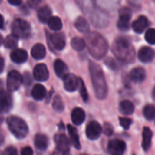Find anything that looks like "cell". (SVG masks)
Wrapping results in <instances>:
<instances>
[{
    "label": "cell",
    "mask_w": 155,
    "mask_h": 155,
    "mask_svg": "<svg viewBox=\"0 0 155 155\" xmlns=\"http://www.w3.org/2000/svg\"><path fill=\"white\" fill-rule=\"evenodd\" d=\"M112 51L114 56L124 63H131L134 60V47L125 36H118L115 38L112 45Z\"/></svg>",
    "instance_id": "1"
},
{
    "label": "cell",
    "mask_w": 155,
    "mask_h": 155,
    "mask_svg": "<svg viewBox=\"0 0 155 155\" xmlns=\"http://www.w3.org/2000/svg\"><path fill=\"white\" fill-rule=\"evenodd\" d=\"M89 70L92 78V83L94 86V91L95 96L98 99H104L107 96V84L102 68L94 62L89 63Z\"/></svg>",
    "instance_id": "2"
},
{
    "label": "cell",
    "mask_w": 155,
    "mask_h": 155,
    "mask_svg": "<svg viewBox=\"0 0 155 155\" xmlns=\"http://www.w3.org/2000/svg\"><path fill=\"white\" fill-rule=\"evenodd\" d=\"M85 43L89 53L95 59H102L106 54L108 50V43L102 35L96 32L88 33Z\"/></svg>",
    "instance_id": "3"
},
{
    "label": "cell",
    "mask_w": 155,
    "mask_h": 155,
    "mask_svg": "<svg viewBox=\"0 0 155 155\" xmlns=\"http://www.w3.org/2000/svg\"><path fill=\"white\" fill-rule=\"evenodd\" d=\"M10 132L18 139L25 138L28 134V127L24 120L17 116H10L6 120Z\"/></svg>",
    "instance_id": "4"
},
{
    "label": "cell",
    "mask_w": 155,
    "mask_h": 155,
    "mask_svg": "<svg viewBox=\"0 0 155 155\" xmlns=\"http://www.w3.org/2000/svg\"><path fill=\"white\" fill-rule=\"evenodd\" d=\"M11 30L13 35L18 38H27L31 35V26L24 19L16 18L11 25Z\"/></svg>",
    "instance_id": "5"
},
{
    "label": "cell",
    "mask_w": 155,
    "mask_h": 155,
    "mask_svg": "<svg viewBox=\"0 0 155 155\" xmlns=\"http://www.w3.org/2000/svg\"><path fill=\"white\" fill-rule=\"evenodd\" d=\"M132 17V11L128 7H123L120 10V16L117 22V26L122 31H128L130 28V22Z\"/></svg>",
    "instance_id": "6"
},
{
    "label": "cell",
    "mask_w": 155,
    "mask_h": 155,
    "mask_svg": "<svg viewBox=\"0 0 155 155\" xmlns=\"http://www.w3.org/2000/svg\"><path fill=\"white\" fill-rule=\"evenodd\" d=\"M23 82V78L21 74L17 71H11L7 75L6 86L7 89L11 92L16 91Z\"/></svg>",
    "instance_id": "7"
},
{
    "label": "cell",
    "mask_w": 155,
    "mask_h": 155,
    "mask_svg": "<svg viewBox=\"0 0 155 155\" xmlns=\"http://www.w3.org/2000/svg\"><path fill=\"white\" fill-rule=\"evenodd\" d=\"M54 142L56 144V148L61 154L70 155V143L68 138L64 134H56L54 136Z\"/></svg>",
    "instance_id": "8"
},
{
    "label": "cell",
    "mask_w": 155,
    "mask_h": 155,
    "mask_svg": "<svg viewBox=\"0 0 155 155\" xmlns=\"http://www.w3.org/2000/svg\"><path fill=\"white\" fill-rule=\"evenodd\" d=\"M107 149L111 155H123L126 149V145L124 141L114 139L109 142Z\"/></svg>",
    "instance_id": "9"
},
{
    "label": "cell",
    "mask_w": 155,
    "mask_h": 155,
    "mask_svg": "<svg viewBox=\"0 0 155 155\" xmlns=\"http://www.w3.org/2000/svg\"><path fill=\"white\" fill-rule=\"evenodd\" d=\"M103 132V129L99 123L97 122H91L88 124L86 127V136L90 140H96L100 137L101 134Z\"/></svg>",
    "instance_id": "10"
},
{
    "label": "cell",
    "mask_w": 155,
    "mask_h": 155,
    "mask_svg": "<svg viewBox=\"0 0 155 155\" xmlns=\"http://www.w3.org/2000/svg\"><path fill=\"white\" fill-rule=\"evenodd\" d=\"M13 106V100L9 93L0 90V113H7Z\"/></svg>",
    "instance_id": "11"
},
{
    "label": "cell",
    "mask_w": 155,
    "mask_h": 155,
    "mask_svg": "<svg viewBox=\"0 0 155 155\" xmlns=\"http://www.w3.org/2000/svg\"><path fill=\"white\" fill-rule=\"evenodd\" d=\"M64 87L67 92H74L79 87V78L73 74H68L64 78Z\"/></svg>",
    "instance_id": "12"
},
{
    "label": "cell",
    "mask_w": 155,
    "mask_h": 155,
    "mask_svg": "<svg viewBox=\"0 0 155 155\" xmlns=\"http://www.w3.org/2000/svg\"><path fill=\"white\" fill-rule=\"evenodd\" d=\"M34 77L39 82L46 81L49 77V72L45 64H39L34 68Z\"/></svg>",
    "instance_id": "13"
},
{
    "label": "cell",
    "mask_w": 155,
    "mask_h": 155,
    "mask_svg": "<svg viewBox=\"0 0 155 155\" xmlns=\"http://www.w3.org/2000/svg\"><path fill=\"white\" fill-rule=\"evenodd\" d=\"M138 58L143 63H150L155 58L154 50L151 47L143 46L138 52Z\"/></svg>",
    "instance_id": "14"
},
{
    "label": "cell",
    "mask_w": 155,
    "mask_h": 155,
    "mask_svg": "<svg viewBox=\"0 0 155 155\" xmlns=\"http://www.w3.org/2000/svg\"><path fill=\"white\" fill-rule=\"evenodd\" d=\"M51 43L54 49L63 50L65 46V36L63 33H55L51 35Z\"/></svg>",
    "instance_id": "15"
},
{
    "label": "cell",
    "mask_w": 155,
    "mask_h": 155,
    "mask_svg": "<svg viewBox=\"0 0 155 155\" xmlns=\"http://www.w3.org/2000/svg\"><path fill=\"white\" fill-rule=\"evenodd\" d=\"M148 24H149V22H148L147 17L144 15H141L134 21L132 27L135 33L141 34L146 29V27L148 26Z\"/></svg>",
    "instance_id": "16"
},
{
    "label": "cell",
    "mask_w": 155,
    "mask_h": 155,
    "mask_svg": "<svg viewBox=\"0 0 155 155\" xmlns=\"http://www.w3.org/2000/svg\"><path fill=\"white\" fill-rule=\"evenodd\" d=\"M146 77L145 70L143 67H135L130 73V79L134 83H142Z\"/></svg>",
    "instance_id": "17"
},
{
    "label": "cell",
    "mask_w": 155,
    "mask_h": 155,
    "mask_svg": "<svg viewBox=\"0 0 155 155\" xmlns=\"http://www.w3.org/2000/svg\"><path fill=\"white\" fill-rule=\"evenodd\" d=\"M35 146L38 152H45L48 146V138L46 135L42 134H37L35 136Z\"/></svg>",
    "instance_id": "18"
},
{
    "label": "cell",
    "mask_w": 155,
    "mask_h": 155,
    "mask_svg": "<svg viewBox=\"0 0 155 155\" xmlns=\"http://www.w3.org/2000/svg\"><path fill=\"white\" fill-rule=\"evenodd\" d=\"M10 57L13 62L16 64H22L27 60L28 55H27L26 51H25L24 49H15L11 52Z\"/></svg>",
    "instance_id": "19"
},
{
    "label": "cell",
    "mask_w": 155,
    "mask_h": 155,
    "mask_svg": "<svg viewBox=\"0 0 155 155\" xmlns=\"http://www.w3.org/2000/svg\"><path fill=\"white\" fill-rule=\"evenodd\" d=\"M54 67V72L59 78L64 79L68 74V68H67L66 64L62 60H60V59L55 60Z\"/></svg>",
    "instance_id": "20"
},
{
    "label": "cell",
    "mask_w": 155,
    "mask_h": 155,
    "mask_svg": "<svg viewBox=\"0 0 155 155\" xmlns=\"http://www.w3.org/2000/svg\"><path fill=\"white\" fill-rule=\"evenodd\" d=\"M71 119L73 124H74L75 125H80L81 124L84 123V119H85V113L83 109L77 107L74 108L71 114Z\"/></svg>",
    "instance_id": "21"
},
{
    "label": "cell",
    "mask_w": 155,
    "mask_h": 155,
    "mask_svg": "<svg viewBox=\"0 0 155 155\" xmlns=\"http://www.w3.org/2000/svg\"><path fill=\"white\" fill-rule=\"evenodd\" d=\"M52 10L48 5H43L41 6L37 11V16L40 22L46 23L48 20L52 17Z\"/></svg>",
    "instance_id": "22"
},
{
    "label": "cell",
    "mask_w": 155,
    "mask_h": 155,
    "mask_svg": "<svg viewBox=\"0 0 155 155\" xmlns=\"http://www.w3.org/2000/svg\"><path fill=\"white\" fill-rule=\"evenodd\" d=\"M119 111L124 115H131L134 112V105L129 100H124L119 104Z\"/></svg>",
    "instance_id": "23"
},
{
    "label": "cell",
    "mask_w": 155,
    "mask_h": 155,
    "mask_svg": "<svg viewBox=\"0 0 155 155\" xmlns=\"http://www.w3.org/2000/svg\"><path fill=\"white\" fill-rule=\"evenodd\" d=\"M152 138H153V133L150 128L144 127L143 131V149L144 151H148L152 144Z\"/></svg>",
    "instance_id": "24"
},
{
    "label": "cell",
    "mask_w": 155,
    "mask_h": 155,
    "mask_svg": "<svg viewBox=\"0 0 155 155\" xmlns=\"http://www.w3.org/2000/svg\"><path fill=\"white\" fill-rule=\"evenodd\" d=\"M74 26L76 27V29L84 34H87L90 31V25L87 22V20L83 17V16H79L77 17V19L75 20L74 23Z\"/></svg>",
    "instance_id": "25"
},
{
    "label": "cell",
    "mask_w": 155,
    "mask_h": 155,
    "mask_svg": "<svg viewBox=\"0 0 155 155\" xmlns=\"http://www.w3.org/2000/svg\"><path fill=\"white\" fill-rule=\"evenodd\" d=\"M31 54L36 60L43 59L45 56V47L42 44H36L33 46L31 50Z\"/></svg>",
    "instance_id": "26"
},
{
    "label": "cell",
    "mask_w": 155,
    "mask_h": 155,
    "mask_svg": "<svg viewBox=\"0 0 155 155\" xmlns=\"http://www.w3.org/2000/svg\"><path fill=\"white\" fill-rule=\"evenodd\" d=\"M67 129H68V133L71 138V142L73 143V145L76 148V149H81V145H80V141H79V135L77 133V130L72 126L71 124L67 125Z\"/></svg>",
    "instance_id": "27"
},
{
    "label": "cell",
    "mask_w": 155,
    "mask_h": 155,
    "mask_svg": "<svg viewBox=\"0 0 155 155\" xmlns=\"http://www.w3.org/2000/svg\"><path fill=\"white\" fill-rule=\"evenodd\" d=\"M46 95V90L45 88L41 84H35L32 90V96L34 99L40 101L43 100Z\"/></svg>",
    "instance_id": "28"
},
{
    "label": "cell",
    "mask_w": 155,
    "mask_h": 155,
    "mask_svg": "<svg viewBox=\"0 0 155 155\" xmlns=\"http://www.w3.org/2000/svg\"><path fill=\"white\" fill-rule=\"evenodd\" d=\"M47 25H48V27L51 29V30H54V31H59L62 29L63 27V24H62V21L59 17L57 16H52L48 22H47Z\"/></svg>",
    "instance_id": "29"
},
{
    "label": "cell",
    "mask_w": 155,
    "mask_h": 155,
    "mask_svg": "<svg viewBox=\"0 0 155 155\" xmlns=\"http://www.w3.org/2000/svg\"><path fill=\"white\" fill-rule=\"evenodd\" d=\"M71 45H72L73 49H74L75 51L81 52V51H83L84 49V47L86 45V43L81 37H74L71 40Z\"/></svg>",
    "instance_id": "30"
},
{
    "label": "cell",
    "mask_w": 155,
    "mask_h": 155,
    "mask_svg": "<svg viewBox=\"0 0 155 155\" xmlns=\"http://www.w3.org/2000/svg\"><path fill=\"white\" fill-rule=\"evenodd\" d=\"M143 115L145 119L152 121L155 119V105L148 104L143 108Z\"/></svg>",
    "instance_id": "31"
},
{
    "label": "cell",
    "mask_w": 155,
    "mask_h": 155,
    "mask_svg": "<svg viewBox=\"0 0 155 155\" xmlns=\"http://www.w3.org/2000/svg\"><path fill=\"white\" fill-rule=\"evenodd\" d=\"M17 44H18V37L13 34L7 35L6 38L5 39V42H4L5 46L7 48H14L17 45Z\"/></svg>",
    "instance_id": "32"
},
{
    "label": "cell",
    "mask_w": 155,
    "mask_h": 155,
    "mask_svg": "<svg viewBox=\"0 0 155 155\" xmlns=\"http://www.w3.org/2000/svg\"><path fill=\"white\" fill-rule=\"evenodd\" d=\"M53 108L57 113L63 112V110H64V103L62 101V98L59 95H56L54 97V99L53 101Z\"/></svg>",
    "instance_id": "33"
},
{
    "label": "cell",
    "mask_w": 155,
    "mask_h": 155,
    "mask_svg": "<svg viewBox=\"0 0 155 155\" xmlns=\"http://www.w3.org/2000/svg\"><path fill=\"white\" fill-rule=\"evenodd\" d=\"M145 40L151 44V45H155V29L151 28L148 29L145 33Z\"/></svg>",
    "instance_id": "34"
},
{
    "label": "cell",
    "mask_w": 155,
    "mask_h": 155,
    "mask_svg": "<svg viewBox=\"0 0 155 155\" xmlns=\"http://www.w3.org/2000/svg\"><path fill=\"white\" fill-rule=\"evenodd\" d=\"M79 91H80V94H81L83 100L84 102H87L88 101V94H87V91H86V88H85V85H84L83 80L80 78H79Z\"/></svg>",
    "instance_id": "35"
},
{
    "label": "cell",
    "mask_w": 155,
    "mask_h": 155,
    "mask_svg": "<svg viewBox=\"0 0 155 155\" xmlns=\"http://www.w3.org/2000/svg\"><path fill=\"white\" fill-rule=\"evenodd\" d=\"M105 64L107 65L108 68H110L112 70H118L120 68V65H119L118 62L115 59L111 58V57H108L105 60Z\"/></svg>",
    "instance_id": "36"
},
{
    "label": "cell",
    "mask_w": 155,
    "mask_h": 155,
    "mask_svg": "<svg viewBox=\"0 0 155 155\" xmlns=\"http://www.w3.org/2000/svg\"><path fill=\"white\" fill-rule=\"evenodd\" d=\"M119 121H120L121 126H122L124 129H125V130L129 129L130 126H131V124H132V123H133L132 119L127 118V117H120V118H119Z\"/></svg>",
    "instance_id": "37"
},
{
    "label": "cell",
    "mask_w": 155,
    "mask_h": 155,
    "mask_svg": "<svg viewBox=\"0 0 155 155\" xmlns=\"http://www.w3.org/2000/svg\"><path fill=\"white\" fill-rule=\"evenodd\" d=\"M2 155H17V151L15 147L9 146L4 150V152L2 153Z\"/></svg>",
    "instance_id": "38"
},
{
    "label": "cell",
    "mask_w": 155,
    "mask_h": 155,
    "mask_svg": "<svg viewBox=\"0 0 155 155\" xmlns=\"http://www.w3.org/2000/svg\"><path fill=\"white\" fill-rule=\"evenodd\" d=\"M104 132L106 135H111L114 133V128L109 123H105L104 125Z\"/></svg>",
    "instance_id": "39"
},
{
    "label": "cell",
    "mask_w": 155,
    "mask_h": 155,
    "mask_svg": "<svg viewBox=\"0 0 155 155\" xmlns=\"http://www.w3.org/2000/svg\"><path fill=\"white\" fill-rule=\"evenodd\" d=\"M21 155H34V152L31 147H25L21 151Z\"/></svg>",
    "instance_id": "40"
},
{
    "label": "cell",
    "mask_w": 155,
    "mask_h": 155,
    "mask_svg": "<svg viewBox=\"0 0 155 155\" xmlns=\"http://www.w3.org/2000/svg\"><path fill=\"white\" fill-rule=\"evenodd\" d=\"M29 5H30V7H32V8H36L37 6H38V5H40L41 4V1H39V0H35V1H28V3H27Z\"/></svg>",
    "instance_id": "41"
},
{
    "label": "cell",
    "mask_w": 155,
    "mask_h": 155,
    "mask_svg": "<svg viewBox=\"0 0 155 155\" xmlns=\"http://www.w3.org/2000/svg\"><path fill=\"white\" fill-rule=\"evenodd\" d=\"M23 82L25 83V84H31V82H32V80H31V76H30V74H27V73H25V78L23 79Z\"/></svg>",
    "instance_id": "42"
},
{
    "label": "cell",
    "mask_w": 155,
    "mask_h": 155,
    "mask_svg": "<svg viewBox=\"0 0 155 155\" xmlns=\"http://www.w3.org/2000/svg\"><path fill=\"white\" fill-rule=\"evenodd\" d=\"M8 3L13 5H21L22 2L20 0H8Z\"/></svg>",
    "instance_id": "43"
},
{
    "label": "cell",
    "mask_w": 155,
    "mask_h": 155,
    "mask_svg": "<svg viewBox=\"0 0 155 155\" xmlns=\"http://www.w3.org/2000/svg\"><path fill=\"white\" fill-rule=\"evenodd\" d=\"M4 65H5V62H4V59L0 57V74L3 72L4 70Z\"/></svg>",
    "instance_id": "44"
},
{
    "label": "cell",
    "mask_w": 155,
    "mask_h": 155,
    "mask_svg": "<svg viewBox=\"0 0 155 155\" xmlns=\"http://www.w3.org/2000/svg\"><path fill=\"white\" fill-rule=\"evenodd\" d=\"M3 26H4V17L0 14V28H2Z\"/></svg>",
    "instance_id": "45"
},
{
    "label": "cell",
    "mask_w": 155,
    "mask_h": 155,
    "mask_svg": "<svg viewBox=\"0 0 155 155\" xmlns=\"http://www.w3.org/2000/svg\"><path fill=\"white\" fill-rule=\"evenodd\" d=\"M4 143V134L2 133V131L0 130V145Z\"/></svg>",
    "instance_id": "46"
},
{
    "label": "cell",
    "mask_w": 155,
    "mask_h": 155,
    "mask_svg": "<svg viewBox=\"0 0 155 155\" xmlns=\"http://www.w3.org/2000/svg\"><path fill=\"white\" fill-rule=\"evenodd\" d=\"M153 100L155 101V88L153 89Z\"/></svg>",
    "instance_id": "47"
},
{
    "label": "cell",
    "mask_w": 155,
    "mask_h": 155,
    "mask_svg": "<svg viewBox=\"0 0 155 155\" xmlns=\"http://www.w3.org/2000/svg\"><path fill=\"white\" fill-rule=\"evenodd\" d=\"M3 43V37H2V35H0V45Z\"/></svg>",
    "instance_id": "48"
},
{
    "label": "cell",
    "mask_w": 155,
    "mask_h": 155,
    "mask_svg": "<svg viewBox=\"0 0 155 155\" xmlns=\"http://www.w3.org/2000/svg\"><path fill=\"white\" fill-rule=\"evenodd\" d=\"M81 155H87V154H81Z\"/></svg>",
    "instance_id": "49"
}]
</instances>
